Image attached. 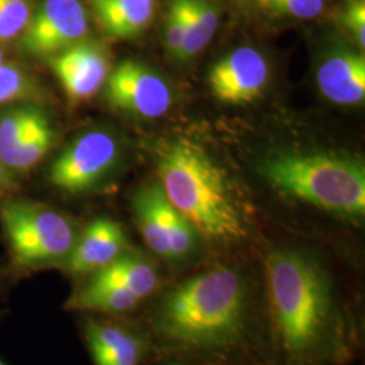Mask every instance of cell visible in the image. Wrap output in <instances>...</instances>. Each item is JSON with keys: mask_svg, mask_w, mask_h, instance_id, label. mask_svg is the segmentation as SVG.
I'll use <instances>...</instances> for the list:
<instances>
[{"mask_svg": "<svg viewBox=\"0 0 365 365\" xmlns=\"http://www.w3.org/2000/svg\"><path fill=\"white\" fill-rule=\"evenodd\" d=\"M163 356L235 365L255 344L256 306L247 276L232 267L192 274L165 291L149 314Z\"/></svg>", "mask_w": 365, "mask_h": 365, "instance_id": "1", "label": "cell"}, {"mask_svg": "<svg viewBox=\"0 0 365 365\" xmlns=\"http://www.w3.org/2000/svg\"><path fill=\"white\" fill-rule=\"evenodd\" d=\"M268 312L287 365H342L353 352L349 317L325 267L298 250L265 260Z\"/></svg>", "mask_w": 365, "mask_h": 365, "instance_id": "2", "label": "cell"}, {"mask_svg": "<svg viewBox=\"0 0 365 365\" xmlns=\"http://www.w3.org/2000/svg\"><path fill=\"white\" fill-rule=\"evenodd\" d=\"M158 182L170 205L211 242L229 245L250 235L248 212L226 173L197 145H158Z\"/></svg>", "mask_w": 365, "mask_h": 365, "instance_id": "3", "label": "cell"}, {"mask_svg": "<svg viewBox=\"0 0 365 365\" xmlns=\"http://www.w3.org/2000/svg\"><path fill=\"white\" fill-rule=\"evenodd\" d=\"M262 176L284 195L339 218L365 214V170L361 161L333 152H282L268 157Z\"/></svg>", "mask_w": 365, "mask_h": 365, "instance_id": "4", "label": "cell"}, {"mask_svg": "<svg viewBox=\"0 0 365 365\" xmlns=\"http://www.w3.org/2000/svg\"><path fill=\"white\" fill-rule=\"evenodd\" d=\"M0 225L18 274L63 269L78 241V227L68 215L30 199L3 200Z\"/></svg>", "mask_w": 365, "mask_h": 365, "instance_id": "5", "label": "cell"}, {"mask_svg": "<svg viewBox=\"0 0 365 365\" xmlns=\"http://www.w3.org/2000/svg\"><path fill=\"white\" fill-rule=\"evenodd\" d=\"M133 214L145 244L160 259L180 264L195 256L200 235L170 205L160 182H150L134 194Z\"/></svg>", "mask_w": 365, "mask_h": 365, "instance_id": "6", "label": "cell"}, {"mask_svg": "<svg viewBox=\"0 0 365 365\" xmlns=\"http://www.w3.org/2000/svg\"><path fill=\"white\" fill-rule=\"evenodd\" d=\"M119 152L117 138L111 133L87 131L53 161L49 182L66 194H86L96 188L114 170Z\"/></svg>", "mask_w": 365, "mask_h": 365, "instance_id": "7", "label": "cell"}, {"mask_svg": "<svg viewBox=\"0 0 365 365\" xmlns=\"http://www.w3.org/2000/svg\"><path fill=\"white\" fill-rule=\"evenodd\" d=\"M87 33L88 18L80 0H43L22 33L19 48L30 56L53 57L84 41Z\"/></svg>", "mask_w": 365, "mask_h": 365, "instance_id": "8", "label": "cell"}, {"mask_svg": "<svg viewBox=\"0 0 365 365\" xmlns=\"http://www.w3.org/2000/svg\"><path fill=\"white\" fill-rule=\"evenodd\" d=\"M107 102L118 110L146 119L163 117L172 106V91L156 71L134 60L119 63L106 80Z\"/></svg>", "mask_w": 365, "mask_h": 365, "instance_id": "9", "label": "cell"}, {"mask_svg": "<svg viewBox=\"0 0 365 365\" xmlns=\"http://www.w3.org/2000/svg\"><path fill=\"white\" fill-rule=\"evenodd\" d=\"M269 78L267 60L250 46L238 48L210 69L212 95L225 105H247L260 98Z\"/></svg>", "mask_w": 365, "mask_h": 365, "instance_id": "10", "label": "cell"}, {"mask_svg": "<svg viewBox=\"0 0 365 365\" xmlns=\"http://www.w3.org/2000/svg\"><path fill=\"white\" fill-rule=\"evenodd\" d=\"M51 66L72 102L91 99L111 72L105 48L91 41H81L53 56Z\"/></svg>", "mask_w": 365, "mask_h": 365, "instance_id": "11", "label": "cell"}, {"mask_svg": "<svg viewBox=\"0 0 365 365\" xmlns=\"http://www.w3.org/2000/svg\"><path fill=\"white\" fill-rule=\"evenodd\" d=\"M130 250L125 229L111 218L101 217L90 222L78 233L63 269L76 280H83L101 271Z\"/></svg>", "mask_w": 365, "mask_h": 365, "instance_id": "12", "label": "cell"}, {"mask_svg": "<svg viewBox=\"0 0 365 365\" xmlns=\"http://www.w3.org/2000/svg\"><path fill=\"white\" fill-rule=\"evenodd\" d=\"M83 336L95 365H141L150 344L141 331L107 318H86Z\"/></svg>", "mask_w": 365, "mask_h": 365, "instance_id": "13", "label": "cell"}, {"mask_svg": "<svg viewBox=\"0 0 365 365\" xmlns=\"http://www.w3.org/2000/svg\"><path fill=\"white\" fill-rule=\"evenodd\" d=\"M317 84L327 101L339 106L363 103L365 99V57L348 48H337L322 60Z\"/></svg>", "mask_w": 365, "mask_h": 365, "instance_id": "14", "label": "cell"}, {"mask_svg": "<svg viewBox=\"0 0 365 365\" xmlns=\"http://www.w3.org/2000/svg\"><path fill=\"white\" fill-rule=\"evenodd\" d=\"M106 34L117 39L138 37L155 14V0H90Z\"/></svg>", "mask_w": 365, "mask_h": 365, "instance_id": "15", "label": "cell"}, {"mask_svg": "<svg viewBox=\"0 0 365 365\" xmlns=\"http://www.w3.org/2000/svg\"><path fill=\"white\" fill-rule=\"evenodd\" d=\"M143 300L125 288L84 279L66 299L64 307L69 312L122 315L135 310Z\"/></svg>", "mask_w": 365, "mask_h": 365, "instance_id": "16", "label": "cell"}, {"mask_svg": "<svg viewBox=\"0 0 365 365\" xmlns=\"http://www.w3.org/2000/svg\"><path fill=\"white\" fill-rule=\"evenodd\" d=\"M86 279L125 288L141 299L150 297L160 284V276L153 262L131 250Z\"/></svg>", "mask_w": 365, "mask_h": 365, "instance_id": "17", "label": "cell"}, {"mask_svg": "<svg viewBox=\"0 0 365 365\" xmlns=\"http://www.w3.org/2000/svg\"><path fill=\"white\" fill-rule=\"evenodd\" d=\"M182 6L185 36L179 60H190L202 52L220 25V13L210 0H179Z\"/></svg>", "mask_w": 365, "mask_h": 365, "instance_id": "18", "label": "cell"}, {"mask_svg": "<svg viewBox=\"0 0 365 365\" xmlns=\"http://www.w3.org/2000/svg\"><path fill=\"white\" fill-rule=\"evenodd\" d=\"M56 133L53 129L51 119L41 123L19 144L9 150L4 156L0 157L1 163L7 170L14 172H24L38 164L42 157L51 150L54 143Z\"/></svg>", "mask_w": 365, "mask_h": 365, "instance_id": "19", "label": "cell"}, {"mask_svg": "<svg viewBox=\"0 0 365 365\" xmlns=\"http://www.w3.org/2000/svg\"><path fill=\"white\" fill-rule=\"evenodd\" d=\"M48 119V114L36 106L15 107L0 115V157Z\"/></svg>", "mask_w": 365, "mask_h": 365, "instance_id": "20", "label": "cell"}, {"mask_svg": "<svg viewBox=\"0 0 365 365\" xmlns=\"http://www.w3.org/2000/svg\"><path fill=\"white\" fill-rule=\"evenodd\" d=\"M29 0H0V41H11L21 36L31 19Z\"/></svg>", "mask_w": 365, "mask_h": 365, "instance_id": "21", "label": "cell"}, {"mask_svg": "<svg viewBox=\"0 0 365 365\" xmlns=\"http://www.w3.org/2000/svg\"><path fill=\"white\" fill-rule=\"evenodd\" d=\"M34 93L33 80L16 64H0V105L24 99Z\"/></svg>", "mask_w": 365, "mask_h": 365, "instance_id": "22", "label": "cell"}, {"mask_svg": "<svg viewBox=\"0 0 365 365\" xmlns=\"http://www.w3.org/2000/svg\"><path fill=\"white\" fill-rule=\"evenodd\" d=\"M261 7L276 16L313 19L324 10L325 0H257Z\"/></svg>", "mask_w": 365, "mask_h": 365, "instance_id": "23", "label": "cell"}, {"mask_svg": "<svg viewBox=\"0 0 365 365\" xmlns=\"http://www.w3.org/2000/svg\"><path fill=\"white\" fill-rule=\"evenodd\" d=\"M339 18V24L351 33L357 48L363 52L365 48V0H345Z\"/></svg>", "mask_w": 365, "mask_h": 365, "instance_id": "24", "label": "cell"}, {"mask_svg": "<svg viewBox=\"0 0 365 365\" xmlns=\"http://www.w3.org/2000/svg\"><path fill=\"white\" fill-rule=\"evenodd\" d=\"M185 36L184 16L179 0H170L165 15V42L170 54L175 58L180 57Z\"/></svg>", "mask_w": 365, "mask_h": 365, "instance_id": "25", "label": "cell"}, {"mask_svg": "<svg viewBox=\"0 0 365 365\" xmlns=\"http://www.w3.org/2000/svg\"><path fill=\"white\" fill-rule=\"evenodd\" d=\"M10 188H11L10 170L4 167V164L0 160V196L4 195Z\"/></svg>", "mask_w": 365, "mask_h": 365, "instance_id": "26", "label": "cell"}, {"mask_svg": "<svg viewBox=\"0 0 365 365\" xmlns=\"http://www.w3.org/2000/svg\"><path fill=\"white\" fill-rule=\"evenodd\" d=\"M4 63V52H3V49L0 48V64H3Z\"/></svg>", "mask_w": 365, "mask_h": 365, "instance_id": "27", "label": "cell"}, {"mask_svg": "<svg viewBox=\"0 0 365 365\" xmlns=\"http://www.w3.org/2000/svg\"><path fill=\"white\" fill-rule=\"evenodd\" d=\"M170 365H188V364H182V363H173V364Z\"/></svg>", "mask_w": 365, "mask_h": 365, "instance_id": "28", "label": "cell"}, {"mask_svg": "<svg viewBox=\"0 0 365 365\" xmlns=\"http://www.w3.org/2000/svg\"><path fill=\"white\" fill-rule=\"evenodd\" d=\"M0 365H7V364H6V363H3V361H1V360H0Z\"/></svg>", "mask_w": 365, "mask_h": 365, "instance_id": "29", "label": "cell"}, {"mask_svg": "<svg viewBox=\"0 0 365 365\" xmlns=\"http://www.w3.org/2000/svg\"><path fill=\"white\" fill-rule=\"evenodd\" d=\"M0 318H1V310H0Z\"/></svg>", "mask_w": 365, "mask_h": 365, "instance_id": "30", "label": "cell"}]
</instances>
